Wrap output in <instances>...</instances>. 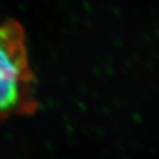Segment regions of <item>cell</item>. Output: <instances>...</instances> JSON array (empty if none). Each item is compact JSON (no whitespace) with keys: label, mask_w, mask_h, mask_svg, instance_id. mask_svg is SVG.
<instances>
[{"label":"cell","mask_w":159,"mask_h":159,"mask_svg":"<svg viewBox=\"0 0 159 159\" xmlns=\"http://www.w3.org/2000/svg\"><path fill=\"white\" fill-rule=\"evenodd\" d=\"M35 107V79L25 31L17 21L8 20L0 25V122L32 113Z\"/></svg>","instance_id":"6da1fadb"}]
</instances>
